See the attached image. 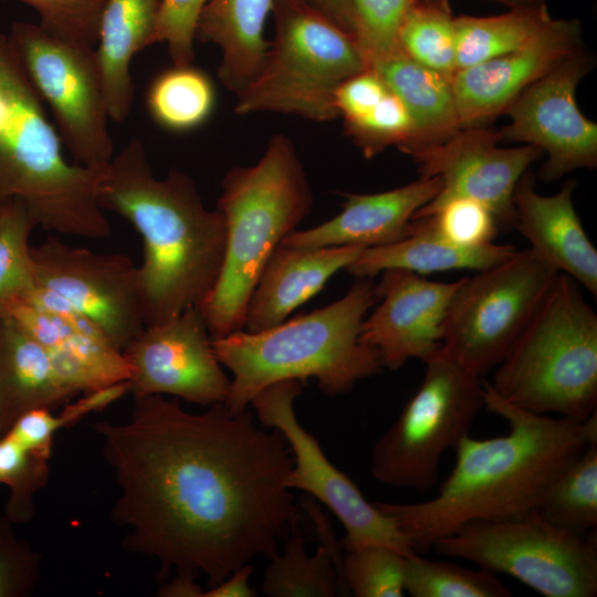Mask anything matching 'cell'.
Returning a JSON list of instances; mask_svg holds the SVG:
<instances>
[{"label":"cell","instance_id":"obj_14","mask_svg":"<svg viewBox=\"0 0 597 597\" xmlns=\"http://www.w3.org/2000/svg\"><path fill=\"white\" fill-rule=\"evenodd\" d=\"M36 286L87 316L119 352L145 328L138 266L122 253H96L50 237L31 247Z\"/></svg>","mask_w":597,"mask_h":597},{"label":"cell","instance_id":"obj_9","mask_svg":"<svg viewBox=\"0 0 597 597\" xmlns=\"http://www.w3.org/2000/svg\"><path fill=\"white\" fill-rule=\"evenodd\" d=\"M431 548L514 577L546 597L597 595L596 536L558 528L534 510L512 520L464 523Z\"/></svg>","mask_w":597,"mask_h":597},{"label":"cell","instance_id":"obj_32","mask_svg":"<svg viewBox=\"0 0 597 597\" xmlns=\"http://www.w3.org/2000/svg\"><path fill=\"white\" fill-rule=\"evenodd\" d=\"M534 511L552 525L585 536L597 526V442L549 483Z\"/></svg>","mask_w":597,"mask_h":597},{"label":"cell","instance_id":"obj_27","mask_svg":"<svg viewBox=\"0 0 597 597\" xmlns=\"http://www.w3.org/2000/svg\"><path fill=\"white\" fill-rule=\"evenodd\" d=\"M335 106L346 134L368 158L389 146L402 150L415 140L407 107L370 67L341 84Z\"/></svg>","mask_w":597,"mask_h":597},{"label":"cell","instance_id":"obj_7","mask_svg":"<svg viewBox=\"0 0 597 597\" xmlns=\"http://www.w3.org/2000/svg\"><path fill=\"white\" fill-rule=\"evenodd\" d=\"M494 391L524 410L583 421L597 409V313L558 273L503 360Z\"/></svg>","mask_w":597,"mask_h":597},{"label":"cell","instance_id":"obj_46","mask_svg":"<svg viewBox=\"0 0 597 597\" xmlns=\"http://www.w3.org/2000/svg\"><path fill=\"white\" fill-rule=\"evenodd\" d=\"M203 591L196 583V575L177 573L170 582L161 585L158 595L165 597H202Z\"/></svg>","mask_w":597,"mask_h":597},{"label":"cell","instance_id":"obj_48","mask_svg":"<svg viewBox=\"0 0 597 597\" xmlns=\"http://www.w3.org/2000/svg\"><path fill=\"white\" fill-rule=\"evenodd\" d=\"M2 437V430H1V427H0V438Z\"/></svg>","mask_w":597,"mask_h":597},{"label":"cell","instance_id":"obj_47","mask_svg":"<svg viewBox=\"0 0 597 597\" xmlns=\"http://www.w3.org/2000/svg\"><path fill=\"white\" fill-rule=\"evenodd\" d=\"M507 6L510 9H526L546 4V0H493Z\"/></svg>","mask_w":597,"mask_h":597},{"label":"cell","instance_id":"obj_19","mask_svg":"<svg viewBox=\"0 0 597 597\" xmlns=\"http://www.w3.org/2000/svg\"><path fill=\"white\" fill-rule=\"evenodd\" d=\"M583 48L575 19H554L527 43L451 77L461 128L482 126L504 111L534 82Z\"/></svg>","mask_w":597,"mask_h":597},{"label":"cell","instance_id":"obj_23","mask_svg":"<svg viewBox=\"0 0 597 597\" xmlns=\"http://www.w3.org/2000/svg\"><path fill=\"white\" fill-rule=\"evenodd\" d=\"M364 249L357 245L300 249L280 244L252 291L243 329L256 333L283 323Z\"/></svg>","mask_w":597,"mask_h":597},{"label":"cell","instance_id":"obj_16","mask_svg":"<svg viewBox=\"0 0 597 597\" xmlns=\"http://www.w3.org/2000/svg\"><path fill=\"white\" fill-rule=\"evenodd\" d=\"M499 142L500 133L482 125L402 151L417 163L421 177H438L441 181L439 192L421 209L451 198H470L493 212L500 230L513 228L515 188L543 153L526 144L502 148Z\"/></svg>","mask_w":597,"mask_h":597},{"label":"cell","instance_id":"obj_6","mask_svg":"<svg viewBox=\"0 0 597 597\" xmlns=\"http://www.w3.org/2000/svg\"><path fill=\"white\" fill-rule=\"evenodd\" d=\"M306 174L292 140L277 134L252 166H235L222 179L217 209L226 223L220 275L198 306L212 339L242 331L259 276L282 240L312 207Z\"/></svg>","mask_w":597,"mask_h":597},{"label":"cell","instance_id":"obj_43","mask_svg":"<svg viewBox=\"0 0 597 597\" xmlns=\"http://www.w3.org/2000/svg\"><path fill=\"white\" fill-rule=\"evenodd\" d=\"M208 0H160L154 43H165L172 65L192 64L200 13Z\"/></svg>","mask_w":597,"mask_h":597},{"label":"cell","instance_id":"obj_3","mask_svg":"<svg viewBox=\"0 0 597 597\" xmlns=\"http://www.w3.org/2000/svg\"><path fill=\"white\" fill-rule=\"evenodd\" d=\"M96 195L103 210L125 218L142 237L145 327L199 306L220 275L227 234L222 213L205 206L192 179L177 169L157 178L133 137L103 169Z\"/></svg>","mask_w":597,"mask_h":597},{"label":"cell","instance_id":"obj_8","mask_svg":"<svg viewBox=\"0 0 597 597\" xmlns=\"http://www.w3.org/2000/svg\"><path fill=\"white\" fill-rule=\"evenodd\" d=\"M272 15L274 39L258 75L237 96L235 113L338 118L337 88L369 67L355 36L305 0H274Z\"/></svg>","mask_w":597,"mask_h":597},{"label":"cell","instance_id":"obj_41","mask_svg":"<svg viewBox=\"0 0 597 597\" xmlns=\"http://www.w3.org/2000/svg\"><path fill=\"white\" fill-rule=\"evenodd\" d=\"M31 7L39 25L63 41L96 46L106 0H18Z\"/></svg>","mask_w":597,"mask_h":597},{"label":"cell","instance_id":"obj_4","mask_svg":"<svg viewBox=\"0 0 597 597\" xmlns=\"http://www.w3.org/2000/svg\"><path fill=\"white\" fill-rule=\"evenodd\" d=\"M371 277H356L336 302L261 331H238L212 339L220 364L232 374L222 402L231 412L248 409L265 387L282 380L314 378L329 396L350 390L378 374L377 352L360 342L362 324L378 302Z\"/></svg>","mask_w":597,"mask_h":597},{"label":"cell","instance_id":"obj_42","mask_svg":"<svg viewBox=\"0 0 597 597\" xmlns=\"http://www.w3.org/2000/svg\"><path fill=\"white\" fill-rule=\"evenodd\" d=\"M7 517L0 519V597L33 593L41 575V555L20 538Z\"/></svg>","mask_w":597,"mask_h":597},{"label":"cell","instance_id":"obj_12","mask_svg":"<svg viewBox=\"0 0 597 597\" xmlns=\"http://www.w3.org/2000/svg\"><path fill=\"white\" fill-rule=\"evenodd\" d=\"M8 35L71 159L106 167L114 143L95 48L63 41L25 21L14 22Z\"/></svg>","mask_w":597,"mask_h":597},{"label":"cell","instance_id":"obj_45","mask_svg":"<svg viewBox=\"0 0 597 597\" xmlns=\"http://www.w3.org/2000/svg\"><path fill=\"white\" fill-rule=\"evenodd\" d=\"M337 25L355 36V20L350 0H305Z\"/></svg>","mask_w":597,"mask_h":597},{"label":"cell","instance_id":"obj_1","mask_svg":"<svg viewBox=\"0 0 597 597\" xmlns=\"http://www.w3.org/2000/svg\"><path fill=\"white\" fill-rule=\"evenodd\" d=\"M119 489L112 510L125 551L160 572L201 574L211 586L259 556L270 558L297 525L284 478L283 434L222 402L201 413L163 395L134 396L125 422H96Z\"/></svg>","mask_w":597,"mask_h":597},{"label":"cell","instance_id":"obj_2","mask_svg":"<svg viewBox=\"0 0 597 597\" xmlns=\"http://www.w3.org/2000/svg\"><path fill=\"white\" fill-rule=\"evenodd\" d=\"M483 407L505 419L509 432L462 437L453 470L437 495L417 503L374 502L425 552L471 521H505L533 511L549 483L589 443L597 442V413L583 421L534 413L500 397L483 380Z\"/></svg>","mask_w":597,"mask_h":597},{"label":"cell","instance_id":"obj_10","mask_svg":"<svg viewBox=\"0 0 597 597\" xmlns=\"http://www.w3.org/2000/svg\"><path fill=\"white\" fill-rule=\"evenodd\" d=\"M422 381L370 453L373 476L389 486L426 492L439 462L454 449L483 407V379L440 350L427 358Z\"/></svg>","mask_w":597,"mask_h":597},{"label":"cell","instance_id":"obj_38","mask_svg":"<svg viewBox=\"0 0 597 597\" xmlns=\"http://www.w3.org/2000/svg\"><path fill=\"white\" fill-rule=\"evenodd\" d=\"M406 557L397 549L379 544L346 549L342 561L346 591L356 597L404 596Z\"/></svg>","mask_w":597,"mask_h":597},{"label":"cell","instance_id":"obj_17","mask_svg":"<svg viewBox=\"0 0 597 597\" xmlns=\"http://www.w3.org/2000/svg\"><path fill=\"white\" fill-rule=\"evenodd\" d=\"M133 396L163 395L201 406L223 402L230 379L198 306L147 326L124 349Z\"/></svg>","mask_w":597,"mask_h":597},{"label":"cell","instance_id":"obj_39","mask_svg":"<svg viewBox=\"0 0 597 597\" xmlns=\"http://www.w3.org/2000/svg\"><path fill=\"white\" fill-rule=\"evenodd\" d=\"M443 240L474 248L493 242L500 230L493 212L470 198H451L430 209H420L411 219Z\"/></svg>","mask_w":597,"mask_h":597},{"label":"cell","instance_id":"obj_20","mask_svg":"<svg viewBox=\"0 0 597 597\" xmlns=\"http://www.w3.org/2000/svg\"><path fill=\"white\" fill-rule=\"evenodd\" d=\"M4 316H11L45 348L59 379L73 396L128 380L123 353L78 310L53 313L18 301Z\"/></svg>","mask_w":597,"mask_h":597},{"label":"cell","instance_id":"obj_37","mask_svg":"<svg viewBox=\"0 0 597 597\" xmlns=\"http://www.w3.org/2000/svg\"><path fill=\"white\" fill-rule=\"evenodd\" d=\"M50 460L22 447L7 433L0 438V484L9 489L4 517L14 525L32 520L35 495L49 481Z\"/></svg>","mask_w":597,"mask_h":597},{"label":"cell","instance_id":"obj_29","mask_svg":"<svg viewBox=\"0 0 597 597\" xmlns=\"http://www.w3.org/2000/svg\"><path fill=\"white\" fill-rule=\"evenodd\" d=\"M306 509L321 536L315 554L305 548L297 525L284 537V548L269 559L262 580V593L269 597H333L346 590L342 577L341 548L328 521L311 501Z\"/></svg>","mask_w":597,"mask_h":597},{"label":"cell","instance_id":"obj_22","mask_svg":"<svg viewBox=\"0 0 597 597\" xmlns=\"http://www.w3.org/2000/svg\"><path fill=\"white\" fill-rule=\"evenodd\" d=\"M441 188L438 177L416 181L377 193H346L342 211L306 230H294L281 242L300 249L357 245L380 247L407 235L416 212L431 201Z\"/></svg>","mask_w":597,"mask_h":597},{"label":"cell","instance_id":"obj_36","mask_svg":"<svg viewBox=\"0 0 597 597\" xmlns=\"http://www.w3.org/2000/svg\"><path fill=\"white\" fill-rule=\"evenodd\" d=\"M405 591L413 597H511V589L493 572L469 569L417 553L405 563Z\"/></svg>","mask_w":597,"mask_h":597},{"label":"cell","instance_id":"obj_25","mask_svg":"<svg viewBox=\"0 0 597 597\" xmlns=\"http://www.w3.org/2000/svg\"><path fill=\"white\" fill-rule=\"evenodd\" d=\"M160 0H106L95 52L109 119L124 122L134 103L133 57L153 44Z\"/></svg>","mask_w":597,"mask_h":597},{"label":"cell","instance_id":"obj_21","mask_svg":"<svg viewBox=\"0 0 597 597\" xmlns=\"http://www.w3.org/2000/svg\"><path fill=\"white\" fill-rule=\"evenodd\" d=\"M575 181H566L552 196L536 192L526 171L514 191L515 228L531 250L558 273H565L597 296V250L584 230L572 195Z\"/></svg>","mask_w":597,"mask_h":597},{"label":"cell","instance_id":"obj_31","mask_svg":"<svg viewBox=\"0 0 597 597\" xmlns=\"http://www.w3.org/2000/svg\"><path fill=\"white\" fill-rule=\"evenodd\" d=\"M551 18L546 4L511 9L494 17H455L457 71L521 48L536 35Z\"/></svg>","mask_w":597,"mask_h":597},{"label":"cell","instance_id":"obj_24","mask_svg":"<svg viewBox=\"0 0 597 597\" xmlns=\"http://www.w3.org/2000/svg\"><path fill=\"white\" fill-rule=\"evenodd\" d=\"M274 0H208L200 13L196 39L221 51L218 76L238 96L258 75L270 42L265 24Z\"/></svg>","mask_w":597,"mask_h":597},{"label":"cell","instance_id":"obj_11","mask_svg":"<svg viewBox=\"0 0 597 597\" xmlns=\"http://www.w3.org/2000/svg\"><path fill=\"white\" fill-rule=\"evenodd\" d=\"M557 274L528 248L463 277L449 304L439 350L482 378L503 360Z\"/></svg>","mask_w":597,"mask_h":597},{"label":"cell","instance_id":"obj_40","mask_svg":"<svg viewBox=\"0 0 597 597\" xmlns=\"http://www.w3.org/2000/svg\"><path fill=\"white\" fill-rule=\"evenodd\" d=\"M415 0H350L355 39L371 62L399 50L402 21Z\"/></svg>","mask_w":597,"mask_h":597},{"label":"cell","instance_id":"obj_18","mask_svg":"<svg viewBox=\"0 0 597 597\" xmlns=\"http://www.w3.org/2000/svg\"><path fill=\"white\" fill-rule=\"evenodd\" d=\"M381 273L379 300L366 315L359 338L377 352L383 368L398 370L440 349L446 314L463 277L437 282L400 269Z\"/></svg>","mask_w":597,"mask_h":597},{"label":"cell","instance_id":"obj_44","mask_svg":"<svg viewBox=\"0 0 597 597\" xmlns=\"http://www.w3.org/2000/svg\"><path fill=\"white\" fill-rule=\"evenodd\" d=\"M253 572L251 564H245L219 584L203 591L202 597H254L256 591L250 587V577Z\"/></svg>","mask_w":597,"mask_h":597},{"label":"cell","instance_id":"obj_33","mask_svg":"<svg viewBox=\"0 0 597 597\" xmlns=\"http://www.w3.org/2000/svg\"><path fill=\"white\" fill-rule=\"evenodd\" d=\"M216 105V88L201 70L172 65L158 74L149 85L146 106L151 118L171 132H188L201 126Z\"/></svg>","mask_w":597,"mask_h":597},{"label":"cell","instance_id":"obj_13","mask_svg":"<svg viewBox=\"0 0 597 597\" xmlns=\"http://www.w3.org/2000/svg\"><path fill=\"white\" fill-rule=\"evenodd\" d=\"M300 380H282L262 389L251 401L258 421L285 438L293 464L284 478L289 490L312 495L338 519L345 530L342 547L379 544L405 556L417 553L395 521L368 502L357 485L325 455L316 438L300 423L294 401L301 394Z\"/></svg>","mask_w":597,"mask_h":597},{"label":"cell","instance_id":"obj_26","mask_svg":"<svg viewBox=\"0 0 597 597\" xmlns=\"http://www.w3.org/2000/svg\"><path fill=\"white\" fill-rule=\"evenodd\" d=\"M73 395L63 386L45 348L11 316L0 317V427L23 413L52 410Z\"/></svg>","mask_w":597,"mask_h":597},{"label":"cell","instance_id":"obj_5","mask_svg":"<svg viewBox=\"0 0 597 597\" xmlns=\"http://www.w3.org/2000/svg\"><path fill=\"white\" fill-rule=\"evenodd\" d=\"M63 147L9 35L0 30V205L22 201L46 231L106 238L111 226L96 195L105 167L78 165Z\"/></svg>","mask_w":597,"mask_h":597},{"label":"cell","instance_id":"obj_28","mask_svg":"<svg viewBox=\"0 0 597 597\" xmlns=\"http://www.w3.org/2000/svg\"><path fill=\"white\" fill-rule=\"evenodd\" d=\"M515 252L512 244L493 242L474 248L455 245L410 220L406 238L386 245L365 248L346 271L355 277H374L389 269L416 274L461 269L480 271Z\"/></svg>","mask_w":597,"mask_h":597},{"label":"cell","instance_id":"obj_30","mask_svg":"<svg viewBox=\"0 0 597 597\" xmlns=\"http://www.w3.org/2000/svg\"><path fill=\"white\" fill-rule=\"evenodd\" d=\"M407 107L416 128L411 147L452 136L459 122L451 77L406 56L400 50L369 64Z\"/></svg>","mask_w":597,"mask_h":597},{"label":"cell","instance_id":"obj_15","mask_svg":"<svg viewBox=\"0 0 597 597\" xmlns=\"http://www.w3.org/2000/svg\"><path fill=\"white\" fill-rule=\"evenodd\" d=\"M593 60L583 48L578 49L504 111L511 121L499 132L501 140L524 143L545 153L541 177L546 181L597 166V125L583 115L575 98Z\"/></svg>","mask_w":597,"mask_h":597},{"label":"cell","instance_id":"obj_34","mask_svg":"<svg viewBox=\"0 0 597 597\" xmlns=\"http://www.w3.org/2000/svg\"><path fill=\"white\" fill-rule=\"evenodd\" d=\"M448 0H415L398 35L399 50L448 77L457 71L455 28Z\"/></svg>","mask_w":597,"mask_h":597},{"label":"cell","instance_id":"obj_35","mask_svg":"<svg viewBox=\"0 0 597 597\" xmlns=\"http://www.w3.org/2000/svg\"><path fill=\"white\" fill-rule=\"evenodd\" d=\"M36 223L18 200L0 205V317L36 289L30 235Z\"/></svg>","mask_w":597,"mask_h":597}]
</instances>
